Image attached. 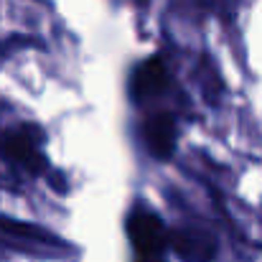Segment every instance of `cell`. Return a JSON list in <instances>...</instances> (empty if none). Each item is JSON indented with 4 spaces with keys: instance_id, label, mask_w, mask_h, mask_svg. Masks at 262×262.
<instances>
[{
    "instance_id": "cell-1",
    "label": "cell",
    "mask_w": 262,
    "mask_h": 262,
    "mask_svg": "<svg viewBox=\"0 0 262 262\" xmlns=\"http://www.w3.org/2000/svg\"><path fill=\"white\" fill-rule=\"evenodd\" d=\"M41 130L36 125H23L18 130H13L10 135H5V140L0 143V150L8 161L23 166L31 173H41L46 168V158L41 156Z\"/></svg>"
},
{
    "instance_id": "cell-2",
    "label": "cell",
    "mask_w": 262,
    "mask_h": 262,
    "mask_svg": "<svg viewBox=\"0 0 262 262\" xmlns=\"http://www.w3.org/2000/svg\"><path fill=\"white\" fill-rule=\"evenodd\" d=\"M127 237L133 242V247L140 252V255H156L161 252L166 245H168V232L163 227V222L148 211V209H135L130 216H127Z\"/></svg>"
},
{
    "instance_id": "cell-3",
    "label": "cell",
    "mask_w": 262,
    "mask_h": 262,
    "mask_svg": "<svg viewBox=\"0 0 262 262\" xmlns=\"http://www.w3.org/2000/svg\"><path fill=\"white\" fill-rule=\"evenodd\" d=\"M143 138L150 153L161 161H168L176 148V122L168 112H156L143 122Z\"/></svg>"
},
{
    "instance_id": "cell-4",
    "label": "cell",
    "mask_w": 262,
    "mask_h": 262,
    "mask_svg": "<svg viewBox=\"0 0 262 262\" xmlns=\"http://www.w3.org/2000/svg\"><path fill=\"white\" fill-rule=\"evenodd\" d=\"M168 245L173 252L186 262H206L216 255V242L211 234L199 229H181L168 237Z\"/></svg>"
},
{
    "instance_id": "cell-5",
    "label": "cell",
    "mask_w": 262,
    "mask_h": 262,
    "mask_svg": "<svg viewBox=\"0 0 262 262\" xmlns=\"http://www.w3.org/2000/svg\"><path fill=\"white\" fill-rule=\"evenodd\" d=\"M168 84V72H166V64L161 59H148L143 61L135 74H133V82H130V92L135 99H148L158 92H163Z\"/></svg>"
}]
</instances>
